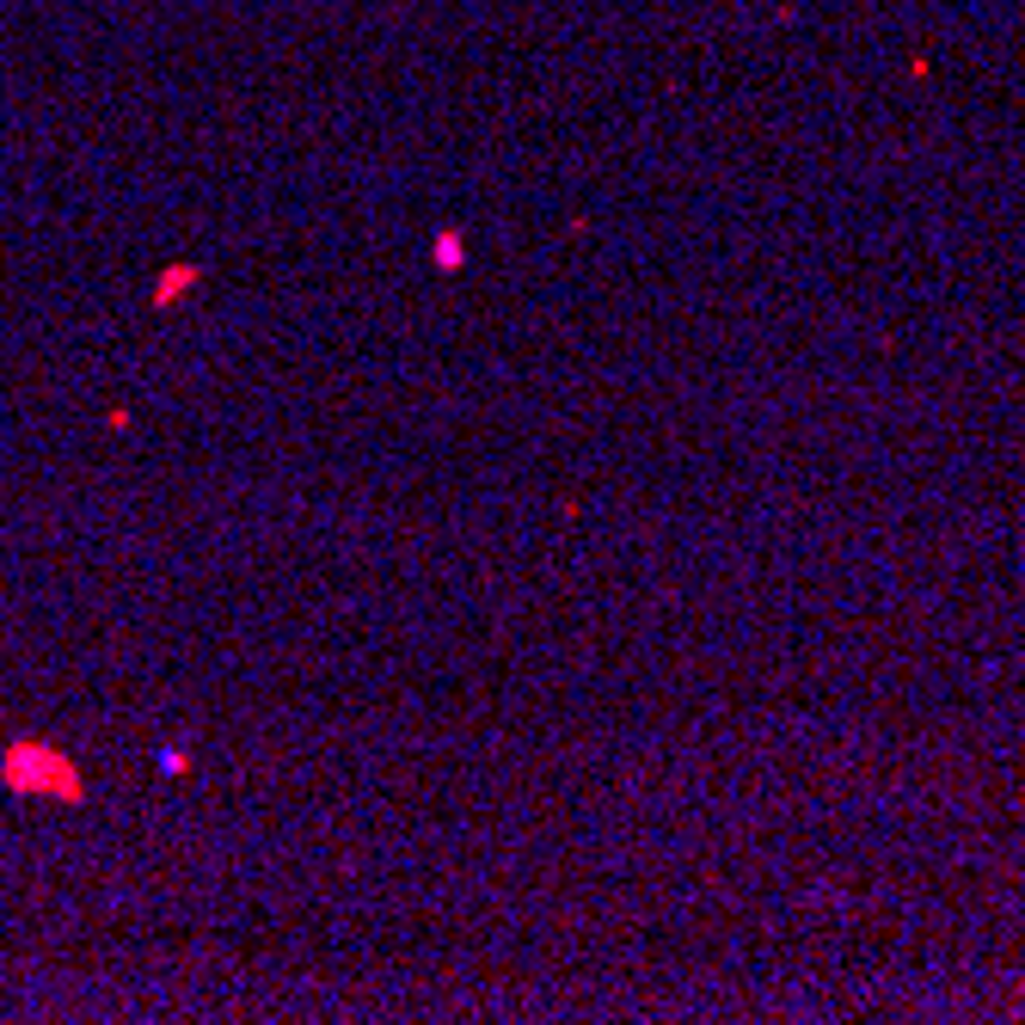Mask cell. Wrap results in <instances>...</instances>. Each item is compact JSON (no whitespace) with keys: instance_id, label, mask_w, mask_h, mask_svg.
<instances>
[{"instance_id":"cell-4","label":"cell","mask_w":1025,"mask_h":1025,"mask_svg":"<svg viewBox=\"0 0 1025 1025\" xmlns=\"http://www.w3.org/2000/svg\"><path fill=\"white\" fill-rule=\"evenodd\" d=\"M160 767H167V774H184V767H191V755H184V750H167V755H160Z\"/></svg>"},{"instance_id":"cell-1","label":"cell","mask_w":1025,"mask_h":1025,"mask_svg":"<svg viewBox=\"0 0 1025 1025\" xmlns=\"http://www.w3.org/2000/svg\"><path fill=\"white\" fill-rule=\"evenodd\" d=\"M0 786L19 798H61V805L87 798V774L75 767V755H61L44 737H13L0 750Z\"/></svg>"},{"instance_id":"cell-3","label":"cell","mask_w":1025,"mask_h":1025,"mask_svg":"<svg viewBox=\"0 0 1025 1025\" xmlns=\"http://www.w3.org/2000/svg\"><path fill=\"white\" fill-rule=\"evenodd\" d=\"M430 259H436V271H460V264H467V240H460L455 228H443L436 246H430Z\"/></svg>"},{"instance_id":"cell-2","label":"cell","mask_w":1025,"mask_h":1025,"mask_svg":"<svg viewBox=\"0 0 1025 1025\" xmlns=\"http://www.w3.org/2000/svg\"><path fill=\"white\" fill-rule=\"evenodd\" d=\"M197 289H203V271H197V264H167V271L153 276L148 307H153V314H167V307H179L184 295H197Z\"/></svg>"}]
</instances>
